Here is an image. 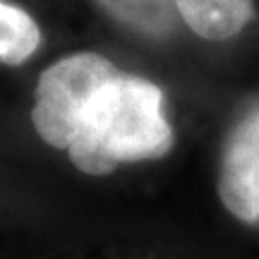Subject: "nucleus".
Wrapping results in <instances>:
<instances>
[{"instance_id": "f257e3e1", "label": "nucleus", "mask_w": 259, "mask_h": 259, "mask_svg": "<svg viewBox=\"0 0 259 259\" xmlns=\"http://www.w3.org/2000/svg\"><path fill=\"white\" fill-rule=\"evenodd\" d=\"M53 147L65 149L87 176H108L120 163L166 156L173 130L163 111V92L103 58Z\"/></svg>"}, {"instance_id": "f03ea898", "label": "nucleus", "mask_w": 259, "mask_h": 259, "mask_svg": "<svg viewBox=\"0 0 259 259\" xmlns=\"http://www.w3.org/2000/svg\"><path fill=\"white\" fill-rule=\"evenodd\" d=\"M219 197L238 221H259V103L235 122L223 144Z\"/></svg>"}, {"instance_id": "7ed1b4c3", "label": "nucleus", "mask_w": 259, "mask_h": 259, "mask_svg": "<svg viewBox=\"0 0 259 259\" xmlns=\"http://www.w3.org/2000/svg\"><path fill=\"white\" fill-rule=\"evenodd\" d=\"M178 17L197 36L226 41L240 34L254 17V0H170Z\"/></svg>"}, {"instance_id": "20e7f679", "label": "nucleus", "mask_w": 259, "mask_h": 259, "mask_svg": "<svg viewBox=\"0 0 259 259\" xmlns=\"http://www.w3.org/2000/svg\"><path fill=\"white\" fill-rule=\"evenodd\" d=\"M113 19L147 36H168L178 24L170 0H96Z\"/></svg>"}, {"instance_id": "39448f33", "label": "nucleus", "mask_w": 259, "mask_h": 259, "mask_svg": "<svg viewBox=\"0 0 259 259\" xmlns=\"http://www.w3.org/2000/svg\"><path fill=\"white\" fill-rule=\"evenodd\" d=\"M41 44V31L34 17L17 5L0 0V63L19 65Z\"/></svg>"}]
</instances>
